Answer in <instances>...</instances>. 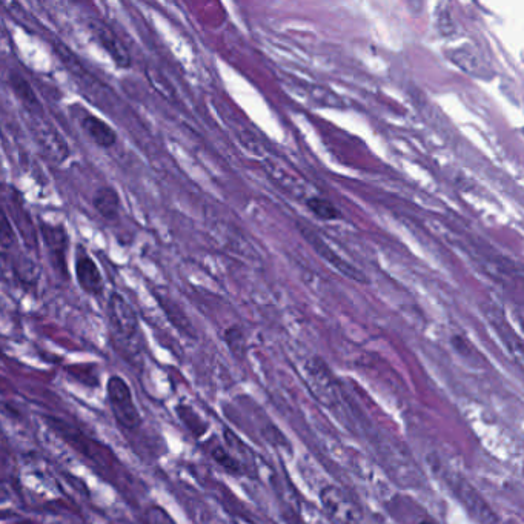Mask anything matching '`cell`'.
Masks as SVG:
<instances>
[{
    "instance_id": "obj_15",
    "label": "cell",
    "mask_w": 524,
    "mask_h": 524,
    "mask_svg": "<svg viewBox=\"0 0 524 524\" xmlns=\"http://www.w3.org/2000/svg\"><path fill=\"white\" fill-rule=\"evenodd\" d=\"M14 243H16V236H14L13 226L4 211H0V248L11 249Z\"/></svg>"
},
{
    "instance_id": "obj_7",
    "label": "cell",
    "mask_w": 524,
    "mask_h": 524,
    "mask_svg": "<svg viewBox=\"0 0 524 524\" xmlns=\"http://www.w3.org/2000/svg\"><path fill=\"white\" fill-rule=\"evenodd\" d=\"M76 282L85 294L100 297L105 289L102 272L94 262L90 254L85 253L82 248L76 256Z\"/></svg>"
},
{
    "instance_id": "obj_17",
    "label": "cell",
    "mask_w": 524,
    "mask_h": 524,
    "mask_svg": "<svg viewBox=\"0 0 524 524\" xmlns=\"http://www.w3.org/2000/svg\"><path fill=\"white\" fill-rule=\"evenodd\" d=\"M225 342L228 348L237 354V352L243 351V334L239 328H229L225 332Z\"/></svg>"
},
{
    "instance_id": "obj_13",
    "label": "cell",
    "mask_w": 524,
    "mask_h": 524,
    "mask_svg": "<svg viewBox=\"0 0 524 524\" xmlns=\"http://www.w3.org/2000/svg\"><path fill=\"white\" fill-rule=\"evenodd\" d=\"M176 411L180 422L185 425V428L188 429L191 434L196 435V437H202V435L206 434V431H208V423H206L191 406L179 405Z\"/></svg>"
},
{
    "instance_id": "obj_1",
    "label": "cell",
    "mask_w": 524,
    "mask_h": 524,
    "mask_svg": "<svg viewBox=\"0 0 524 524\" xmlns=\"http://www.w3.org/2000/svg\"><path fill=\"white\" fill-rule=\"evenodd\" d=\"M429 461H431V465L434 466V468H440V472H442L443 478H445L449 488L454 491L461 505L465 506L466 511H468L472 517L477 518L481 524H497V515L492 512L491 506L486 503L485 498L478 494L477 489H475L465 477H460V475H454V472L446 471L445 468L440 466L438 460Z\"/></svg>"
},
{
    "instance_id": "obj_16",
    "label": "cell",
    "mask_w": 524,
    "mask_h": 524,
    "mask_svg": "<svg viewBox=\"0 0 524 524\" xmlns=\"http://www.w3.org/2000/svg\"><path fill=\"white\" fill-rule=\"evenodd\" d=\"M146 520H148V524H177L173 517L160 506H153V508L148 509Z\"/></svg>"
},
{
    "instance_id": "obj_3",
    "label": "cell",
    "mask_w": 524,
    "mask_h": 524,
    "mask_svg": "<svg viewBox=\"0 0 524 524\" xmlns=\"http://www.w3.org/2000/svg\"><path fill=\"white\" fill-rule=\"evenodd\" d=\"M40 237L50 257V265L60 279H70L68 271V253H70V234L64 223L40 222Z\"/></svg>"
},
{
    "instance_id": "obj_12",
    "label": "cell",
    "mask_w": 524,
    "mask_h": 524,
    "mask_svg": "<svg viewBox=\"0 0 524 524\" xmlns=\"http://www.w3.org/2000/svg\"><path fill=\"white\" fill-rule=\"evenodd\" d=\"M209 454H211V457H213V460L216 461L217 465H219L220 468L225 469L228 474L243 475V472H245L242 461H240L233 452L228 451V448H223L219 443L209 449Z\"/></svg>"
},
{
    "instance_id": "obj_6",
    "label": "cell",
    "mask_w": 524,
    "mask_h": 524,
    "mask_svg": "<svg viewBox=\"0 0 524 524\" xmlns=\"http://www.w3.org/2000/svg\"><path fill=\"white\" fill-rule=\"evenodd\" d=\"M108 317L116 332H119L125 339H133L139 331L137 312L119 292H111L110 299H108Z\"/></svg>"
},
{
    "instance_id": "obj_10",
    "label": "cell",
    "mask_w": 524,
    "mask_h": 524,
    "mask_svg": "<svg viewBox=\"0 0 524 524\" xmlns=\"http://www.w3.org/2000/svg\"><path fill=\"white\" fill-rule=\"evenodd\" d=\"M8 83H10L11 91H13L16 99L22 103V107L31 114V116H42L44 114V105L37 97L36 91L31 87V83L25 79L22 74L13 71L8 76Z\"/></svg>"
},
{
    "instance_id": "obj_9",
    "label": "cell",
    "mask_w": 524,
    "mask_h": 524,
    "mask_svg": "<svg viewBox=\"0 0 524 524\" xmlns=\"http://www.w3.org/2000/svg\"><path fill=\"white\" fill-rule=\"evenodd\" d=\"M93 208L103 220L117 222L122 211L119 191L111 185L99 186L93 196Z\"/></svg>"
},
{
    "instance_id": "obj_14",
    "label": "cell",
    "mask_w": 524,
    "mask_h": 524,
    "mask_svg": "<svg viewBox=\"0 0 524 524\" xmlns=\"http://www.w3.org/2000/svg\"><path fill=\"white\" fill-rule=\"evenodd\" d=\"M308 205L309 211H311L317 219L325 220H337L342 217L339 209L335 208L334 203L329 202V200L322 199V197H311V199L306 202Z\"/></svg>"
},
{
    "instance_id": "obj_5",
    "label": "cell",
    "mask_w": 524,
    "mask_h": 524,
    "mask_svg": "<svg viewBox=\"0 0 524 524\" xmlns=\"http://www.w3.org/2000/svg\"><path fill=\"white\" fill-rule=\"evenodd\" d=\"M88 30L97 44L114 60L117 68L130 70L133 67L130 51L105 22L96 19L88 20Z\"/></svg>"
},
{
    "instance_id": "obj_8",
    "label": "cell",
    "mask_w": 524,
    "mask_h": 524,
    "mask_svg": "<svg viewBox=\"0 0 524 524\" xmlns=\"http://www.w3.org/2000/svg\"><path fill=\"white\" fill-rule=\"evenodd\" d=\"M80 128L102 150H110L117 143V133L105 120L94 114H83L80 119Z\"/></svg>"
},
{
    "instance_id": "obj_4",
    "label": "cell",
    "mask_w": 524,
    "mask_h": 524,
    "mask_svg": "<svg viewBox=\"0 0 524 524\" xmlns=\"http://www.w3.org/2000/svg\"><path fill=\"white\" fill-rule=\"evenodd\" d=\"M319 500L326 514L337 524H362L363 511L339 486H323Z\"/></svg>"
},
{
    "instance_id": "obj_18",
    "label": "cell",
    "mask_w": 524,
    "mask_h": 524,
    "mask_svg": "<svg viewBox=\"0 0 524 524\" xmlns=\"http://www.w3.org/2000/svg\"><path fill=\"white\" fill-rule=\"evenodd\" d=\"M418 524H434V523H431V521H422V523H418Z\"/></svg>"
},
{
    "instance_id": "obj_2",
    "label": "cell",
    "mask_w": 524,
    "mask_h": 524,
    "mask_svg": "<svg viewBox=\"0 0 524 524\" xmlns=\"http://www.w3.org/2000/svg\"><path fill=\"white\" fill-rule=\"evenodd\" d=\"M107 397L114 420L120 428L127 429V431L139 428L142 417L134 402L133 392H131L130 385L119 375H113L108 379Z\"/></svg>"
},
{
    "instance_id": "obj_11",
    "label": "cell",
    "mask_w": 524,
    "mask_h": 524,
    "mask_svg": "<svg viewBox=\"0 0 524 524\" xmlns=\"http://www.w3.org/2000/svg\"><path fill=\"white\" fill-rule=\"evenodd\" d=\"M302 233L305 234L306 239L312 243L317 253H319L323 259L328 260L334 268L339 269V271L345 274L346 277H349V279L357 280V282H365L366 279L360 274L359 269H355L354 266L348 265V263L343 262L342 259L335 256L331 249H329L316 234L308 233L306 229H302Z\"/></svg>"
}]
</instances>
